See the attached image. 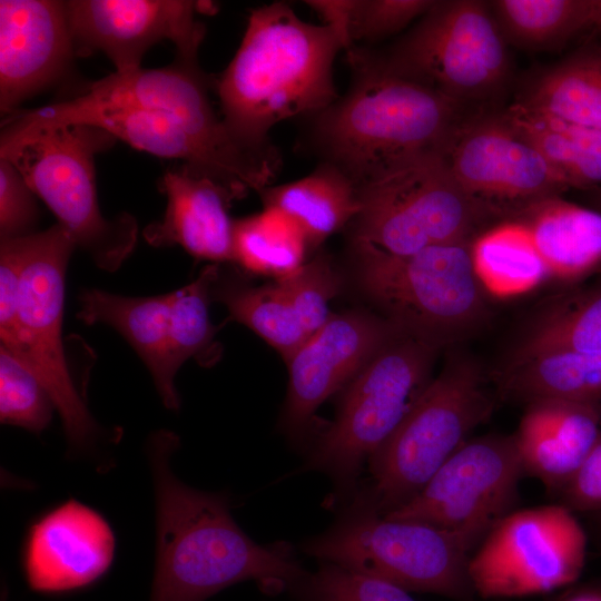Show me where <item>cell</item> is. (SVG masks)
I'll use <instances>...</instances> for the list:
<instances>
[{"instance_id":"obj_23","label":"cell","mask_w":601,"mask_h":601,"mask_svg":"<svg viewBox=\"0 0 601 601\" xmlns=\"http://www.w3.org/2000/svg\"><path fill=\"white\" fill-rule=\"evenodd\" d=\"M506 219L523 226L550 277L572 282L601 265V211L553 196Z\"/></svg>"},{"instance_id":"obj_14","label":"cell","mask_w":601,"mask_h":601,"mask_svg":"<svg viewBox=\"0 0 601 601\" xmlns=\"http://www.w3.org/2000/svg\"><path fill=\"white\" fill-rule=\"evenodd\" d=\"M524 473L513 434L470 439L412 500L384 516L442 529L471 552L510 513Z\"/></svg>"},{"instance_id":"obj_5","label":"cell","mask_w":601,"mask_h":601,"mask_svg":"<svg viewBox=\"0 0 601 601\" xmlns=\"http://www.w3.org/2000/svg\"><path fill=\"white\" fill-rule=\"evenodd\" d=\"M479 362L451 354L418 401L367 462L370 479L346 502L381 515L412 500L493 412Z\"/></svg>"},{"instance_id":"obj_9","label":"cell","mask_w":601,"mask_h":601,"mask_svg":"<svg viewBox=\"0 0 601 601\" xmlns=\"http://www.w3.org/2000/svg\"><path fill=\"white\" fill-rule=\"evenodd\" d=\"M440 148L358 187L361 210L354 220L353 243L404 256L435 245L474 240L506 218L461 187Z\"/></svg>"},{"instance_id":"obj_36","label":"cell","mask_w":601,"mask_h":601,"mask_svg":"<svg viewBox=\"0 0 601 601\" xmlns=\"http://www.w3.org/2000/svg\"><path fill=\"white\" fill-rule=\"evenodd\" d=\"M277 280L286 290L309 336L333 316L329 303L339 290V282L324 256L305 263L293 274Z\"/></svg>"},{"instance_id":"obj_22","label":"cell","mask_w":601,"mask_h":601,"mask_svg":"<svg viewBox=\"0 0 601 601\" xmlns=\"http://www.w3.org/2000/svg\"><path fill=\"white\" fill-rule=\"evenodd\" d=\"M77 317L90 325L104 323L131 345L147 366L157 392L169 410H178L175 387L178 372L170 348L171 292L150 297H128L100 289L79 296Z\"/></svg>"},{"instance_id":"obj_20","label":"cell","mask_w":601,"mask_h":601,"mask_svg":"<svg viewBox=\"0 0 601 601\" xmlns=\"http://www.w3.org/2000/svg\"><path fill=\"white\" fill-rule=\"evenodd\" d=\"M159 188L167 206L161 220L144 229L146 242L156 247L178 245L214 264L234 260L228 208L236 199L226 188L185 166L165 171Z\"/></svg>"},{"instance_id":"obj_16","label":"cell","mask_w":601,"mask_h":601,"mask_svg":"<svg viewBox=\"0 0 601 601\" xmlns=\"http://www.w3.org/2000/svg\"><path fill=\"white\" fill-rule=\"evenodd\" d=\"M77 56L100 51L117 72L141 68L145 53L170 40L177 57L197 61L205 27L196 20L197 1L69 0L65 1Z\"/></svg>"},{"instance_id":"obj_12","label":"cell","mask_w":601,"mask_h":601,"mask_svg":"<svg viewBox=\"0 0 601 601\" xmlns=\"http://www.w3.org/2000/svg\"><path fill=\"white\" fill-rule=\"evenodd\" d=\"M75 248V242L59 224L32 234L14 327L0 345L41 382L59 412L69 444L83 449L98 427L73 383L61 332L65 278Z\"/></svg>"},{"instance_id":"obj_17","label":"cell","mask_w":601,"mask_h":601,"mask_svg":"<svg viewBox=\"0 0 601 601\" xmlns=\"http://www.w3.org/2000/svg\"><path fill=\"white\" fill-rule=\"evenodd\" d=\"M398 331L387 319L348 312L333 315L286 362L288 391L283 426L302 439L316 410L347 386Z\"/></svg>"},{"instance_id":"obj_7","label":"cell","mask_w":601,"mask_h":601,"mask_svg":"<svg viewBox=\"0 0 601 601\" xmlns=\"http://www.w3.org/2000/svg\"><path fill=\"white\" fill-rule=\"evenodd\" d=\"M473 240L435 245L411 255H392L355 244L361 282L398 329L443 349L489 324V294L472 259Z\"/></svg>"},{"instance_id":"obj_26","label":"cell","mask_w":601,"mask_h":601,"mask_svg":"<svg viewBox=\"0 0 601 601\" xmlns=\"http://www.w3.org/2000/svg\"><path fill=\"white\" fill-rule=\"evenodd\" d=\"M516 104L571 125L601 130V48L582 49L545 69Z\"/></svg>"},{"instance_id":"obj_6","label":"cell","mask_w":601,"mask_h":601,"mask_svg":"<svg viewBox=\"0 0 601 601\" xmlns=\"http://www.w3.org/2000/svg\"><path fill=\"white\" fill-rule=\"evenodd\" d=\"M116 139L86 125L18 127L1 124L0 158L13 164L58 223L99 268L114 272L138 237L130 214L112 218L98 205L95 158Z\"/></svg>"},{"instance_id":"obj_24","label":"cell","mask_w":601,"mask_h":601,"mask_svg":"<svg viewBox=\"0 0 601 601\" xmlns=\"http://www.w3.org/2000/svg\"><path fill=\"white\" fill-rule=\"evenodd\" d=\"M263 206L279 208L304 230L315 248L354 221L361 210L358 188L338 167L323 161L307 176L260 193Z\"/></svg>"},{"instance_id":"obj_25","label":"cell","mask_w":601,"mask_h":601,"mask_svg":"<svg viewBox=\"0 0 601 601\" xmlns=\"http://www.w3.org/2000/svg\"><path fill=\"white\" fill-rule=\"evenodd\" d=\"M501 396L524 402L558 398L601 403V354L572 351L544 353L505 365L495 376Z\"/></svg>"},{"instance_id":"obj_43","label":"cell","mask_w":601,"mask_h":601,"mask_svg":"<svg viewBox=\"0 0 601 601\" xmlns=\"http://www.w3.org/2000/svg\"><path fill=\"white\" fill-rule=\"evenodd\" d=\"M598 521H599V529H600V535H601V513H598Z\"/></svg>"},{"instance_id":"obj_15","label":"cell","mask_w":601,"mask_h":601,"mask_svg":"<svg viewBox=\"0 0 601 601\" xmlns=\"http://www.w3.org/2000/svg\"><path fill=\"white\" fill-rule=\"evenodd\" d=\"M440 149L461 187L502 210L506 218L531 203L569 189L503 114L461 119Z\"/></svg>"},{"instance_id":"obj_33","label":"cell","mask_w":601,"mask_h":601,"mask_svg":"<svg viewBox=\"0 0 601 601\" xmlns=\"http://www.w3.org/2000/svg\"><path fill=\"white\" fill-rule=\"evenodd\" d=\"M219 266H206L199 276L180 289L171 292L170 348L179 367L190 357L203 358L213 344L217 329L210 322L209 303Z\"/></svg>"},{"instance_id":"obj_11","label":"cell","mask_w":601,"mask_h":601,"mask_svg":"<svg viewBox=\"0 0 601 601\" xmlns=\"http://www.w3.org/2000/svg\"><path fill=\"white\" fill-rule=\"evenodd\" d=\"M366 51L385 70L460 106L496 95L511 69L508 43L480 0H436L386 53Z\"/></svg>"},{"instance_id":"obj_18","label":"cell","mask_w":601,"mask_h":601,"mask_svg":"<svg viewBox=\"0 0 601 601\" xmlns=\"http://www.w3.org/2000/svg\"><path fill=\"white\" fill-rule=\"evenodd\" d=\"M114 554L115 535L106 519L70 499L30 525L22 550L23 575L36 592H70L104 577Z\"/></svg>"},{"instance_id":"obj_37","label":"cell","mask_w":601,"mask_h":601,"mask_svg":"<svg viewBox=\"0 0 601 601\" xmlns=\"http://www.w3.org/2000/svg\"><path fill=\"white\" fill-rule=\"evenodd\" d=\"M436 0H355L349 37L356 42H375L405 29L422 18Z\"/></svg>"},{"instance_id":"obj_32","label":"cell","mask_w":601,"mask_h":601,"mask_svg":"<svg viewBox=\"0 0 601 601\" xmlns=\"http://www.w3.org/2000/svg\"><path fill=\"white\" fill-rule=\"evenodd\" d=\"M217 279V278H216ZM211 295L234 319L255 332L287 362L309 337L279 280L260 286L213 285Z\"/></svg>"},{"instance_id":"obj_35","label":"cell","mask_w":601,"mask_h":601,"mask_svg":"<svg viewBox=\"0 0 601 601\" xmlns=\"http://www.w3.org/2000/svg\"><path fill=\"white\" fill-rule=\"evenodd\" d=\"M288 592L296 601H415L405 589L329 562H319Z\"/></svg>"},{"instance_id":"obj_39","label":"cell","mask_w":601,"mask_h":601,"mask_svg":"<svg viewBox=\"0 0 601 601\" xmlns=\"http://www.w3.org/2000/svg\"><path fill=\"white\" fill-rule=\"evenodd\" d=\"M31 235L1 239L0 244V338L7 341L13 331L19 289L31 247Z\"/></svg>"},{"instance_id":"obj_34","label":"cell","mask_w":601,"mask_h":601,"mask_svg":"<svg viewBox=\"0 0 601 601\" xmlns=\"http://www.w3.org/2000/svg\"><path fill=\"white\" fill-rule=\"evenodd\" d=\"M55 403L36 375L0 345L1 423L40 433L52 418Z\"/></svg>"},{"instance_id":"obj_3","label":"cell","mask_w":601,"mask_h":601,"mask_svg":"<svg viewBox=\"0 0 601 601\" xmlns=\"http://www.w3.org/2000/svg\"><path fill=\"white\" fill-rule=\"evenodd\" d=\"M341 50L333 29L304 21L285 2L253 10L216 82L220 117L233 137L256 154L278 158L269 130L289 118L314 116L338 98L333 65Z\"/></svg>"},{"instance_id":"obj_13","label":"cell","mask_w":601,"mask_h":601,"mask_svg":"<svg viewBox=\"0 0 601 601\" xmlns=\"http://www.w3.org/2000/svg\"><path fill=\"white\" fill-rule=\"evenodd\" d=\"M587 543L582 525L563 504L510 512L470 555L475 595L519 598L566 587L583 570Z\"/></svg>"},{"instance_id":"obj_10","label":"cell","mask_w":601,"mask_h":601,"mask_svg":"<svg viewBox=\"0 0 601 601\" xmlns=\"http://www.w3.org/2000/svg\"><path fill=\"white\" fill-rule=\"evenodd\" d=\"M318 562L394 583L406 591L473 601L470 551L451 533L346 506L325 532L300 544Z\"/></svg>"},{"instance_id":"obj_8","label":"cell","mask_w":601,"mask_h":601,"mask_svg":"<svg viewBox=\"0 0 601 601\" xmlns=\"http://www.w3.org/2000/svg\"><path fill=\"white\" fill-rule=\"evenodd\" d=\"M440 351L398 329L346 386L334 422L299 471L323 472L332 480L336 497L347 502L365 464L431 383Z\"/></svg>"},{"instance_id":"obj_29","label":"cell","mask_w":601,"mask_h":601,"mask_svg":"<svg viewBox=\"0 0 601 601\" xmlns=\"http://www.w3.org/2000/svg\"><path fill=\"white\" fill-rule=\"evenodd\" d=\"M503 116L540 151L569 188L601 184V130L571 125L516 102Z\"/></svg>"},{"instance_id":"obj_40","label":"cell","mask_w":601,"mask_h":601,"mask_svg":"<svg viewBox=\"0 0 601 601\" xmlns=\"http://www.w3.org/2000/svg\"><path fill=\"white\" fill-rule=\"evenodd\" d=\"M560 494L573 512L601 513V436Z\"/></svg>"},{"instance_id":"obj_19","label":"cell","mask_w":601,"mask_h":601,"mask_svg":"<svg viewBox=\"0 0 601 601\" xmlns=\"http://www.w3.org/2000/svg\"><path fill=\"white\" fill-rule=\"evenodd\" d=\"M75 57L65 1L0 0V110L3 117L58 83L68 73Z\"/></svg>"},{"instance_id":"obj_2","label":"cell","mask_w":601,"mask_h":601,"mask_svg":"<svg viewBox=\"0 0 601 601\" xmlns=\"http://www.w3.org/2000/svg\"><path fill=\"white\" fill-rule=\"evenodd\" d=\"M170 432L149 443L156 493V566L149 601H205L242 581L288 591L307 572L286 542L258 544L234 521L228 497L196 490L171 471Z\"/></svg>"},{"instance_id":"obj_4","label":"cell","mask_w":601,"mask_h":601,"mask_svg":"<svg viewBox=\"0 0 601 601\" xmlns=\"http://www.w3.org/2000/svg\"><path fill=\"white\" fill-rule=\"evenodd\" d=\"M346 52L353 82L344 97L314 115L312 139L324 161L358 188L440 148L461 120V106L385 70L364 48Z\"/></svg>"},{"instance_id":"obj_38","label":"cell","mask_w":601,"mask_h":601,"mask_svg":"<svg viewBox=\"0 0 601 601\" xmlns=\"http://www.w3.org/2000/svg\"><path fill=\"white\" fill-rule=\"evenodd\" d=\"M38 217L37 195L17 167L0 158V238L33 234Z\"/></svg>"},{"instance_id":"obj_28","label":"cell","mask_w":601,"mask_h":601,"mask_svg":"<svg viewBox=\"0 0 601 601\" xmlns=\"http://www.w3.org/2000/svg\"><path fill=\"white\" fill-rule=\"evenodd\" d=\"M561 351L601 354V289L560 296L538 309L506 365Z\"/></svg>"},{"instance_id":"obj_42","label":"cell","mask_w":601,"mask_h":601,"mask_svg":"<svg viewBox=\"0 0 601 601\" xmlns=\"http://www.w3.org/2000/svg\"><path fill=\"white\" fill-rule=\"evenodd\" d=\"M566 601H601V592L589 591V592L578 593L569 598Z\"/></svg>"},{"instance_id":"obj_27","label":"cell","mask_w":601,"mask_h":601,"mask_svg":"<svg viewBox=\"0 0 601 601\" xmlns=\"http://www.w3.org/2000/svg\"><path fill=\"white\" fill-rule=\"evenodd\" d=\"M492 14L508 45L545 51L601 27V0H493Z\"/></svg>"},{"instance_id":"obj_41","label":"cell","mask_w":601,"mask_h":601,"mask_svg":"<svg viewBox=\"0 0 601 601\" xmlns=\"http://www.w3.org/2000/svg\"><path fill=\"white\" fill-rule=\"evenodd\" d=\"M305 3L319 16L323 24L337 33L346 51L353 48L349 27L355 0H307Z\"/></svg>"},{"instance_id":"obj_21","label":"cell","mask_w":601,"mask_h":601,"mask_svg":"<svg viewBox=\"0 0 601 601\" xmlns=\"http://www.w3.org/2000/svg\"><path fill=\"white\" fill-rule=\"evenodd\" d=\"M525 405L513 434L524 471L561 492L601 436L600 406L558 398Z\"/></svg>"},{"instance_id":"obj_1","label":"cell","mask_w":601,"mask_h":601,"mask_svg":"<svg viewBox=\"0 0 601 601\" xmlns=\"http://www.w3.org/2000/svg\"><path fill=\"white\" fill-rule=\"evenodd\" d=\"M197 61L176 57L161 68L117 72L76 93L35 109H19L1 122L18 127L86 125L154 156L179 159L234 198L270 186L279 158L242 146L215 111Z\"/></svg>"},{"instance_id":"obj_31","label":"cell","mask_w":601,"mask_h":601,"mask_svg":"<svg viewBox=\"0 0 601 601\" xmlns=\"http://www.w3.org/2000/svg\"><path fill=\"white\" fill-rule=\"evenodd\" d=\"M308 247L298 223L284 210L264 206L259 213L234 219V263L245 272L286 277L303 266Z\"/></svg>"},{"instance_id":"obj_30","label":"cell","mask_w":601,"mask_h":601,"mask_svg":"<svg viewBox=\"0 0 601 601\" xmlns=\"http://www.w3.org/2000/svg\"><path fill=\"white\" fill-rule=\"evenodd\" d=\"M472 259L483 288L496 297L524 294L550 277L526 230L512 219L481 233L472 243Z\"/></svg>"}]
</instances>
